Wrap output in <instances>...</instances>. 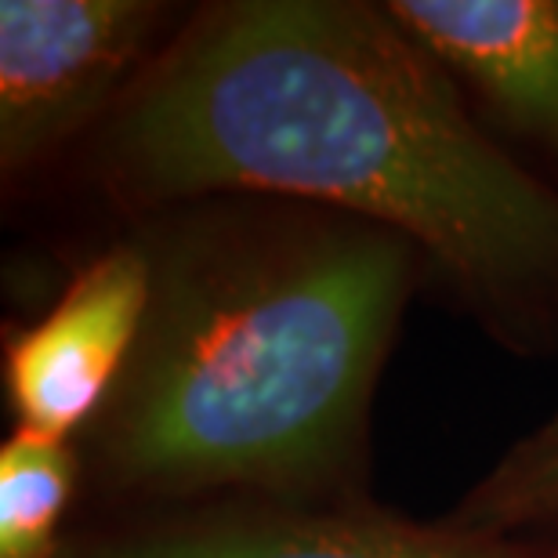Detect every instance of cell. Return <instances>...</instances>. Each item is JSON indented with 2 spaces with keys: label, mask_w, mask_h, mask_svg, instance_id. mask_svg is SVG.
Wrapping results in <instances>:
<instances>
[{
  "label": "cell",
  "mask_w": 558,
  "mask_h": 558,
  "mask_svg": "<svg viewBox=\"0 0 558 558\" xmlns=\"http://www.w3.org/2000/svg\"><path fill=\"white\" fill-rule=\"evenodd\" d=\"M95 163L138 207L265 196L371 221L511 333L558 323V189L478 131L385 4L207 8L135 81Z\"/></svg>",
  "instance_id": "6da1fadb"
},
{
  "label": "cell",
  "mask_w": 558,
  "mask_h": 558,
  "mask_svg": "<svg viewBox=\"0 0 558 558\" xmlns=\"http://www.w3.org/2000/svg\"><path fill=\"white\" fill-rule=\"evenodd\" d=\"M138 243L149 312L95 421L106 478L160 497L330 494L360 464L417 251L265 196L178 204Z\"/></svg>",
  "instance_id": "7a4b0ae2"
},
{
  "label": "cell",
  "mask_w": 558,
  "mask_h": 558,
  "mask_svg": "<svg viewBox=\"0 0 558 558\" xmlns=\"http://www.w3.org/2000/svg\"><path fill=\"white\" fill-rule=\"evenodd\" d=\"M167 22L153 0L0 4V167L22 174L84 131L120 92Z\"/></svg>",
  "instance_id": "3957f363"
},
{
  "label": "cell",
  "mask_w": 558,
  "mask_h": 558,
  "mask_svg": "<svg viewBox=\"0 0 558 558\" xmlns=\"http://www.w3.org/2000/svg\"><path fill=\"white\" fill-rule=\"evenodd\" d=\"M149 258L138 240L73 276L48 316L8 344V396L19 428L70 439L95 424L124 377L149 312Z\"/></svg>",
  "instance_id": "277c9868"
},
{
  "label": "cell",
  "mask_w": 558,
  "mask_h": 558,
  "mask_svg": "<svg viewBox=\"0 0 558 558\" xmlns=\"http://www.w3.org/2000/svg\"><path fill=\"white\" fill-rule=\"evenodd\" d=\"M59 558H541L526 544L305 500H254L98 537Z\"/></svg>",
  "instance_id": "5b68a950"
},
{
  "label": "cell",
  "mask_w": 558,
  "mask_h": 558,
  "mask_svg": "<svg viewBox=\"0 0 558 558\" xmlns=\"http://www.w3.org/2000/svg\"><path fill=\"white\" fill-rule=\"evenodd\" d=\"M446 73L464 76L508 124L558 156V0L385 4Z\"/></svg>",
  "instance_id": "8992f818"
},
{
  "label": "cell",
  "mask_w": 558,
  "mask_h": 558,
  "mask_svg": "<svg viewBox=\"0 0 558 558\" xmlns=\"http://www.w3.org/2000/svg\"><path fill=\"white\" fill-rule=\"evenodd\" d=\"M76 489L70 439L19 428L0 446V558H59V522Z\"/></svg>",
  "instance_id": "52a82bcc"
},
{
  "label": "cell",
  "mask_w": 558,
  "mask_h": 558,
  "mask_svg": "<svg viewBox=\"0 0 558 558\" xmlns=\"http://www.w3.org/2000/svg\"><path fill=\"white\" fill-rule=\"evenodd\" d=\"M453 530L508 537L558 526V417L515 442L453 511Z\"/></svg>",
  "instance_id": "ba28073f"
}]
</instances>
